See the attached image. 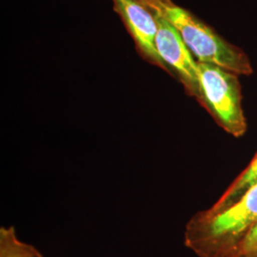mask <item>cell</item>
<instances>
[{"label": "cell", "instance_id": "obj_1", "mask_svg": "<svg viewBox=\"0 0 257 257\" xmlns=\"http://www.w3.org/2000/svg\"><path fill=\"white\" fill-rule=\"evenodd\" d=\"M257 225V186L221 210L199 211L187 222L184 244L198 257H242L245 241Z\"/></svg>", "mask_w": 257, "mask_h": 257}, {"label": "cell", "instance_id": "obj_2", "mask_svg": "<svg viewBox=\"0 0 257 257\" xmlns=\"http://www.w3.org/2000/svg\"><path fill=\"white\" fill-rule=\"evenodd\" d=\"M140 1L175 28L197 62L216 65L239 76L253 73L250 60L242 49L224 39L190 11L173 0Z\"/></svg>", "mask_w": 257, "mask_h": 257}, {"label": "cell", "instance_id": "obj_3", "mask_svg": "<svg viewBox=\"0 0 257 257\" xmlns=\"http://www.w3.org/2000/svg\"><path fill=\"white\" fill-rule=\"evenodd\" d=\"M238 77L216 65L198 62L199 89L196 101L218 126L236 138H242L247 132Z\"/></svg>", "mask_w": 257, "mask_h": 257}, {"label": "cell", "instance_id": "obj_4", "mask_svg": "<svg viewBox=\"0 0 257 257\" xmlns=\"http://www.w3.org/2000/svg\"><path fill=\"white\" fill-rule=\"evenodd\" d=\"M155 14L157 22L156 51L165 66V72L181 83L186 93L196 100L199 89L198 62L175 28Z\"/></svg>", "mask_w": 257, "mask_h": 257}, {"label": "cell", "instance_id": "obj_5", "mask_svg": "<svg viewBox=\"0 0 257 257\" xmlns=\"http://www.w3.org/2000/svg\"><path fill=\"white\" fill-rule=\"evenodd\" d=\"M111 2L113 11L134 40L138 55L148 63L166 71L156 51V14L140 0H111Z\"/></svg>", "mask_w": 257, "mask_h": 257}, {"label": "cell", "instance_id": "obj_6", "mask_svg": "<svg viewBox=\"0 0 257 257\" xmlns=\"http://www.w3.org/2000/svg\"><path fill=\"white\" fill-rule=\"evenodd\" d=\"M257 186V154L248 167L231 183L220 198L211 207L212 210H221L230 207L240 200L249 190Z\"/></svg>", "mask_w": 257, "mask_h": 257}, {"label": "cell", "instance_id": "obj_7", "mask_svg": "<svg viewBox=\"0 0 257 257\" xmlns=\"http://www.w3.org/2000/svg\"><path fill=\"white\" fill-rule=\"evenodd\" d=\"M0 257H43L35 246L19 238L14 226L0 228Z\"/></svg>", "mask_w": 257, "mask_h": 257}, {"label": "cell", "instance_id": "obj_8", "mask_svg": "<svg viewBox=\"0 0 257 257\" xmlns=\"http://www.w3.org/2000/svg\"><path fill=\"white\" fill-rule=\"evenodd\" d=\"M242 257H257V225L244 243Z\"/></svg>", "mask_w": 257, "mask_h": 257}]
</instances>
